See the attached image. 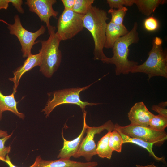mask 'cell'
Here are the masks:
<instances>
[{"instance_id": "19", "label": "cell", "mask_w": 167, "mask_h": 167, "mask_svg": "<svg viewBox=\"0 0 167 167\" xmlns=\"http://www.w3.org/2000/svg\"><path fill=\"white\" fill-rule=\"evenodd\" d=\"M111 131L108 132L98 142L96 148L97 154L100 157L110 159L113 152L109 144V137Z\"/></svg>"}, {"instance_id": "7", "label": "cell", "mask_w": 167, "mask_h": 167, "mask_svg": "<svg viewBox=\"0 0 167 167\" xmlns=\"http://www.w3.org/2000/svg\"><path fill=\"white\" fill-rule=\"evenodd\" d=\"M14 24H8L7 28L10 33L15 35L19 40L21 46V51L24 58L27 57L31 53L33 45L36 44L35 41L40 35L44 33L45 27L43 25L35 32H30L22 26L19 17L16 15L14 17Z\"/></svg>"}, {"instance_id": "20", "label": "cell", "mask_w": 167, "mask_h": 167, "mask_svg": "<svg viewBox=\"0 0 167 167\" xmlns=\"http://www.w3.org/2000/svg\"><path fill=\"white\" fill-rule=\"evenodd\" d=\"M167 126V117L159 114L154 115L150 120L148 127L158 131H165Z\"/></svg>"}, {"instance_id": "10", "label": "cell", "mask_w": 167, "mask_h": 167, "mask_svg": "<svg viewBox=\"0 0 167 167\" xmlns=\"http://www.w3.org/2000/svg\"><path fill=\"white\" fill-rule=\"evenodd\" d=\"M56 2V0H27L25 3L28 6L30 11L36 13L41 21L45 23L49 31L53 26L50 24V18L57 19L59 13L53 7Z\"/></svg>"}, {"instance_id": "16", "label": "cell", "mask_w": 167, "mask_h": 167, "mask_svg": "<svg viewBox=\"0 0 167 167\" xmlns=\"http://www.w3.org/2000/svg\"><path fill=\"white\" fill-rule=\"evenodd\" d=\"M13 92L10 95L5 96L0 90V120L2 118V113L6 111H10L20 118L24 119V115L19 112L18 110L17 102L15 99Z\"/></svg>"}, {"instance_id": "21", "label": "cell", "mask_w": 167, "mask_h": 167, "mask_svg": "<svg viewBox=\"0 0 167 167\" xmlns=\"http://www.w3.org/2000/svg\"><path fill=\"white\" fill-rule=\"evenodd\" d=\"M127 11L128 8L125 6L119 9L110 8L108 12L111 15L110 21L117 25H124V19Z\"/></svg>"}, {"instance_id": "5", "label": "cell", "mask_w": 167, "mask_h": 167, "mask_svg": "<svg viewBox=\"0 0 167 167\" xmlns=\"http://www.w3.org/2000/svg\"><path fill=\"white\" fill-rule=\"evenodd\" d=\"M95 82L94 83L96 82ZM94 83L82 87H76L56 91L51 93L52 98H49L42 112H44L46 117L49 116L54 109L61 105L72 104L79 106L83 112L86 111L87 106H92L101 104L100 103H90L81 100L80 93L88 89Z\"/></svg>"}, {"instance_id": "23", "label": "cell", "mask_w": 167, "mask_h": 167, "mask_svg": "<svg viewBox=\"0 0 167 167\" xmlns=\"http://www.w3.org/2000/svg\"><path fill=\"white\" fill-rule=\"evenodd\" d=\"M94 0H75L72 10L78 14L85 15L94 2Z\"/></svg>"}, {"instance_id": "6", "label": "cell", "mask_w": 167, "mask_h": 167, "mask_svg": "<svg viewBox=\"0 0 167 167\" xmlns=\"http://www.w3.org/2000/svg\"><path fill=\"white\" fill-rule=\"evenodd\" d=\"M84 15L64 10L58 18L56 32L61 41L72 39L83 29Z\"/></svg>"}, {"instance_id": "33", "label": "cell", "mask_w": 167, "mask_h": 167, "mask_svg": "<svg viewBox=\"0 0 167 167\" xmlns=\"http://www.w3.org/2000/svg\"><path fill=\"white\" fill-rule=\"evenodd\" d=\"M158 105L163 108H165L167 106V101H162Z\"/></svg>"}, {"instance_id": "31", "label": "cell", "mask_w": 167, "mask_h": 167, "mask_svg": "<svg viewBox=\"0 0 167 167\" xmlns=\"http://www.w3.org/2000/svg\"><path fill=\"white\" fill-rule=\"evenodd\" d=\"M10 0H0V10H6L9 6Z\"/></svg>"}, {"instance_id": "27", "label": "cell", "mask_w": 167, "mask_h": 167, "mask_svg": "<svg viewBox=\"0 0 167 167\" xmlns=\"http://www.w3.org/2000/svg\"><path fill=\"white\" fill-rule=\"evenodd\" d=\"M10 1L18 12L22 14L24 13V10L22 6L23 3L22 0H10Z\"/></svg>"}, {"instance_id": "9", "label": "cell", "mask_w": 167, "mask_h": 167, "mask_svg": "<svg viewBox=\"0 0 167 167\" xmlns=\"http://www.w3.org/2000/svg\"><path fill=\"white\" fill-rule=\"evenodd\" d=\"M130 137L139 139L145 142L161 144L167 139V135L165 131H158L148 127L131 124L121 126L115 124L114 129Z\"/></svg>"}, {"instance_id": "24", "label": "cell", "mask_w": 167, "mask_h": 167, "mask_svg": "<svg viewBox=\"0 0 167 167\" xmlns=\"http://www.w3.org/2000/svg\"><path fill=\"white\" fill-rule=\"evenodd\" d=\"M107 3L111 9H119L123 7H130L134 4V0H107Z\"/></svg>"}, {"instance_id": "22", "label": "cell", "mask_w": 167, "mask_h": 167, "mask_svg": "<svg viewBox=\"0 0 167 167\" xmlns=\"http://www.w3.org/2000/svg\"><path fill=\"white\" fill-rule=\"evenodd\" d=\"M109 144L113 151H115L118 152H121L123 141L120 134L117 131L114 130L111 132Z\"/></svg>"}, {"instance_id": "30", "label": "cell", "mask_w": 167, "mask_h": 167, "mask_svg": "<svg viewBox=\"0 0 167 167\" xmlns=\"http://www.w3.org/2000/svg\"><path fill=\"white\" fill-rule=\"evenodd\" d=\"M75 0H62L64 6V10H72L74 6Z\"/></svg>"}, {"instance_id": "3", "label": "cell", "mask_w": 167, "mask_h": 167, "mask_svg": "<svg viewBox=\"0 0 167 167\" xmlns=\"http://www.w3.org/2000/svg\"><path fill=\"white\" fill-rule=\"evenodd\" d=\"M163 41L160 37L153 38L152 47L148 53V57L142 64L135 66L131 73H143L148 76L149 80L155 76L167 78V51L162 46Z\"/></svg>"}, {"instance_id": "14", "label": "cell", "mask_w": 167, "mask_h": 167, "mask_svg": "<svg viewBox=\"0 0 167 167\" xmlns=\"http://www.w3.org/2000/svg\"><path fill=\"white\" fill-rule=\"evenodd\" d=\"M97 162H82L70 160V159L59 158L54 160H45L41 158L35 167H96Z\"/></svg>"}, {"instance_id": "12", "label": "cell", "mask_w": 167, "mask_h": 167, "mask_svg": "<svg viewBox=\"0 0 167 167\" xmlns=\"http://www.w3.org/2000/svg\"><path fill=\"white\" fill-rule=\"evenodd\" d=\"M154 115L143 102L135 103L128 113L130 124L146 127H148L150 120Z\"/></svg>"}, {"instance_id": "17", "label": "cell", "mask_w": 167, "mask_h": 167, "mask_svg": "<svg viewBox=\"0 0 167 167\" xmlns=\"http://www.w3.org/2000/svg\"><path fill=\"white\" fill-rule=\"evenodd\" d=\"M166 0H134V4L143 14L149 16L160 5L165 3Z\"/></svg>"}, {"instance_id": "18", "label": "cell", "mask_w": 167, "mask_h": 167, "mask_svg": "<svg viewBox=\"0 0 167 167\" xmlns=\"http://www.w3.org/2000/svg\"><path fill=\"white\" fill-rule=\"evenodd\" d=\"M118 132L122 138L123 144L130 143L136 144L146 149L151 155L156 160L161 161L163 159V157L160 158L157 156L153 151L152 146L154 144H157L156 143H150L145 142L139 139L130 137L120 132Z\"/></svg>"}, {"instance_id": "29", "label": "cell", "mask_w": 167, "mask_h": 167, "mask_svg": "<svg viewBox=\"0 0 167 167\" xmlns=\"http://www.w3.org/2000/svg\"><path fill=\"white\" fill-rule=\"evenodd\" d=\"M152 109L158 113L159 114L167 117V109L163 108L158 105H153L152 107Z\"/></svg>"}, {"instance_id": "25", "label": "cell", "mask_w": 167, "mask_h": 167, "mask_svg": "<svg viewBox=\"0 0 167 167\" xmlns=\"http://www.w3.org/2000/svg\"><path fill=\"white\" fill-rule=\"evenodd\" d=\"M12 134L13 132L6 136L0 138V160L5 159L10 152L11 147L5 146V144L6 142L11 137Z\"/></svg>"}, {"instance_id": "13", "label": "cell", "mask_w": 167, "mask_h": 167, "mask_svg": "<svg viewBox=\"0 0 167 167\" xmlns=\"http://www.w3.org/2000/svg\"><path fill=\"white\" fill-rule=\"evenodd\" d=\"M41 61V57L40 52L35 54H31L27 57L23 64L14 71V77L9 78L14 84L13 92L15 93L16 92L19 80L22 75L35 67L40 66Z\"/></svg>"}, {"instance_id": "8", "label": "cell", "mask_w": 167, "mask_h": 167, "mask_svg": "<svg viewBox=\"0 0 167 167\" xmlns=\"http://www.w3.org/2000/svg\"><path fill=\"white\" fill-rule=\"evenodd\" d=\"M114 128L115 124L110 120L99 126L90 127L87 125L85 131L87 135L84 138L78 151L73 157L78 158L83 156L87 161H90L92 156L97 154L96 146L94 140L95 135L105 130L112 131Z\"/></svg>"}, {"instance_id": "1", "label": "cell", "mask_w": 167, "mask_h": 167, "mask_svg": "<svg viewBox=\"0 0 167 167\" xmlns=\"http://www.w3.org/2000/svg\"><path fill=\"white\" fill-rule=\"evenodd\" d=\"M138 28V24L135 22L128 33L116 40L112 48L113 56L107 57L103 62L114 65L115 74L117 75L131 73L133 68L138 65V62L128 59L129 47L132 44L137 43L139 40Z\"/></svg>"}, {"instance_id": "34", "label": "cell", "mask_w": 167, "mask_h": 167, "mask_svg": "<svg viewBox=\"0 0 167 167\" xmlns=\"http://www.w3.org/2000/svg\"><path fill=\"white\" fill-rule=\"evenodd\" d=\"M136 167H157L156 166H155L154 164L153 163L152 164L149 165H148L146 166H142V165H136Z\"/></svg>"}, {"instance_id": "35", "label": "cell", "mask_w": 167, "mask_h": 167, "mask_svg": "<svg viewBox=\"0 0 167 167\" xmlns=\"http://www.w3.org/2000/svg\"><path fill=\"white\" fill-rule=\"evenodd\" d=\"M0 22H2L5 24H6L7 25L8 24V23L6 21L2 20V19H0Z\"/></svg>"}, {"instance_id": "2", "label": "cell", "mask_w": 167, "mask_h": 167, "mask_svg": "<svg viewBox=\"0 0 167 167\" xmlns=\"http://www.w3.org/2000/svg\"><path fill=\"white\" fill-rule=\"evenodd\" d=\"M108 19L105 10L92 5L83 19L84 28L90 32L94 41L93 59L101 61L103 63L107 58L103 49L105 42L107 21Z\"/></svg>"}, {"instance_id": "28", "label": "cell", "mask_w": 167, "mask_h": 167, "mask_svg": "<svg viewBox=\"0 0 167 167\" xmlns=\"http://www.w3.org/2000/svg\"><path fill=\"white\" fill-rule=\"evenodd\" d=\"M41 158V157L40 156H37L34 163L29 167H35ZM1 161H3L6 163L9 167H18L14 165L11 162L10 159L8 155H7L6 156V158L5 159H2L1 160Z\"/></svg>"}, {"instance_id": "15", "label": "cell", "mask_w": 167, "mask_h": 167, "mask_svg": "<svg viewBox=\"0 0 167 167\" xmlns=\"http://www.w3.org/2000/svg\"><path fill=\"white\" fill-rule=\"evenodd\" d=\"M129 32L124 25H117L110 21L107 23L106 27L104 48H112L116 40L126 34Z\"/></svg>"}, {"instance_id": "4", "label": "cell", "mask_w": 167, "mask_h": 167, "mask_svg": "<svg viewBox=\"0 0 167 167\" xmlns=\"http://www.w3.org/2000/svg\"><path fill=\"white\" fill-rule=\"evenodd\" d=\"M56 28L53 26L48 31L49 35L46 40L40 41L41 61L40 71L46 77H51L58 69L62 60V53L59 49L61 40L55 32Z\"/></svg>"}, {"instance_id": "11", "label": "cell", "mask_w": 167, "mask_h": 167, "mask_svg": "<svg viewBox=\"0 0 167 167\" xmlns=\"http://www.w3.org/2000/svg\"><path fill=\"white\" fill-rule=\"evenodd\" d=\"M83 126L82 130L79 135L76 138L72 140H67L64 138L63 131L62 135L63 141L62 148L60 150L57 158L62 159H70L78 151L85 133L87 124L86 122V111L83 112Z\"/></svg>"}, {"instance_id": "26", "label": "cell", "mask_w": 167, "mask_h": 167, "mask_svg": "<svg viewBox=\"0 0 167 167\" xmlns=\"http://www.w3.org/2000/svg\"><path fill=\"white\" fill-rule=\"evenodd\" d=\"M145 29L149 32L156 30L159 27V23L157 19L153 16H149L146 18L144 22Z\"/></svg>"}, {"instance_id": "32", "label": "cell", "mask_w": 167, "mask_h": 167, "mask_svg": "<svg viewBox=\"0 0 167 167\" xmlns=\"http://www.w3.org/2000/svg\"><path fill=\"white\" fill-rule=\"evenodd\" d=\"M8 135L7 132L0 130V138H2Z\"/></svg>"}]
</instances>
